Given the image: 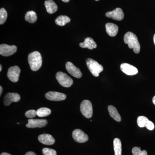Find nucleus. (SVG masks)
I'll use <instances>...</instances> for the list:
<instances>
[{"label": "nucleus", "mask_w": 155, "mask_h": 155, "mask_svg": "<svg viewBox=\"0 0 155 155\" xmlns=\"http://www.w3.org/2000/svg\"><path fill=\"white\" fill-rule=\"evenodd\" d=\"M17 51V47L15 45H9L2 44L0 45V54L1 55L8 57L14 54Z\"/></svg>", "instance_id": "6"}, {"label": "nucleus", "mask_w": 155, "mask_h": 155, "mask_svg": "<svg viewBox=\"0 0 155 155\" xmlns=\"http://www.w3.org/2000/svg\"><path fill=\"white\" fill-rule=\"evenodd\" d=\"M62 1L64 2L67 3L69 2V0H62Z\"/></svg>", "instance_id": "34"}, {"label": "nucleus", "mask_w": 155, "mask_h": 155, "mask_svg": "<svg viewBox=\"0 0 155 155\" xmlns=\"http://www.w3.org/2000/svg\"><path fill=\"white\" fill-rule=\"evenodd\" d=\"M114 146L115 155H122V143L119 139L116 138L114 140Z\"/></svg>", "instance_id": "20"}, {"label": "nucleus", "mask_w": 155, "mask_h": 155, "mask_svg": "<svg viewBox=\"0 0 155 155\" xmlns=\"http://www.w3.org/2000/svg\"><path fill=\"white\" fill-rule=\"evenodd\" d=\"M120 69L123 72L128 75H135L138 73V70L137 68L126 63L121 64Z\"/></svg>", "instance_id": "14"}, {"label": "nucleus", "mask_w": 155, "mask_h": 155, "mask_svg": "<svg viewBox=\"0 0 155 155\" xmlns=\"http://www.w3.org/2000/svg\"><path fill=\"white\" fill-rule=\"evenodd\" d=\"M66 69L70 75L76 78H81L82 77V73L80 69L75 67L70 62H67L66 65Z\"/></svg>", "instance_id": "9"}, {"label": "nucleus", "mask_w": 155, "mask_h": 155, "mask_svg": "<svg viewBox=\"0 0 155 155\" xmlns=\"http://www.w3.org/2000/svg\"><path fill=\"white\" fill-rule=\"evenodd\" d=\"M146 127L149 130H152L154 129L155 126L153 123L149 120L146 126Z\"/></svg>", "instance_id": "29"}, {"label": "nucleus", "mask_w": 155, "mask_h": 155, "mask_svg": "<svg viewBox=\"0 0 155 155\" xmlns=\"http://www.w3.org/2000/svg\"><path fill=\"white\" fill-rule=\"evenodd\" d=\"M124 41L125 44L128 45L129 48L133 49L134 53L138 54L140 52V44L139 42L137 37L134 34L130 31L127 32L124 36Z\"/></svg>", "instance_id": "1"}, {"label": "nucleus", "mask_w": 155, "mask_h": 155, "mask_svg": "<svg viewBox=\"0 0 155 155\" xmlns=\"http://www.w3.org/2000/svg\"><path fill=\"white\" fill-rule=\"evenodd\" d=\"M153 103L155 105V96L153 97Z\"/></svg>", "instance_id": "33"}, {"label": "nucleus", "mask_w": 155, "mask_h": 155, "mask_svg": "<svg viewBox=\"0 0 155 155\" xmlns=\"http://www.w3.org/2000/svg\"><path fill=\"white\" fill-rule=\"evenodd\" d=\"M45 97L50 101H59L66 99L67 96L64 94L58 92L50 91L46 94Z\"/></svg>", "instance_id": "11"}, {"label": "nucleus", "mask_w": 155, "mask_h": 155, "mask_svg": "<svg viewBox=\"0 0 155 155\" xmlns=\"http://www.w3.org/2000/svg\"><path fill=\"white\" fill-rule=\"evenodd\" d=\"M25 19L29 23H33L36 22L37 19L36 13L34 11H29L25 15Z\"/></svg>", "instance_id": "21"}, {"label": "nucleus", "mask_w": 155, "mask_h": 155, "mask_svg": "<svg viewBox=\"0 0 155 155\" xmlns=\"http://www.w3.org/2000/svg\"><path fill=\"white\" fill-rule=\"evenodd\" d=\"M47 120L46 119H28V123L26 125L28 128H36L42 127L47 125Z\"/></svg>", "instance_id": "10"}, {"label": "nucleus", "mask_w": 155, "mask_h": 155, "mask_svg": "<svg viewBox=\"0 0 155 155\" xmlns=\"http://www.w3.org/2000/svg\"><path fill=\"white\" fill-rule=\"evenodd\" d=\"M86 63L89 70L95 77L99 76L100 73L104 70L102 66L93 59L88 58Z\"/></svg>", "instance_id": "3"}, {"label": "nucleus", "mask_w": 155, "mask_h": 155, "mask_svg": "<svg viewBox=\"0 0 155 155\" xmlns=\"http://www.w3.org/2000/svg\"><path fill=\"white\" fill-rule=\"evenodd\" d=\"M79 46L80 47L83 48H87L90 50L96 48L97 47L96 43L94 41L93 39L90 37L86 38L83 42L80 43Z\"/></svg>", "instance_id": "16"}, {"label": "nucleus", "mask_w": 155, "mask_h": 155, "mask_svg": "<svg viewBox=\"0 0 155 155\" xmlns=\"http://www.w3.org/2000/svg\"><path fill=\"white\" fill-rule=\"evenodd\" d=\"M45 5L49 14H54L58 10V6L52 0L46 1L45 2Z\"/></svg>", "instance_id": "18"}, {"label": "nucleus", "mask_w": 155, "mask_h": 155, "mask_svg": "<svg viewBox=\"0 0 155 155\" xmlns=\"http://www.w3.org/2000/svg\"><path fill=\"white\" fill-rule=\"evenodd\" d=\"M37 115V112L35 110H31L27 111L25 114V116L27 118L32 119Z\"/></svg>", "instance_id": "28"}, {"label": "nucleus", "mask_w": 155, "mask_h": 155, "mask_svg": "<svg viewBox=\"0 0 155 155\" xmlns=\"http://www.w3.org/2000/svg\"><path fill=\"white\" fill-rule=\"evenodd\" d=\"M3 89L2 86H0V95H2V93Z\"/></svg>", "instance_id": "31"}, {"label": "nucleus", "mask_w": 155, "mask_h": 155, "mask_svg": "<svg viewBox=\"0 0 155 155\" xmlns=\"http://www.w3.org/2000/svg\"><path fill=\"white\" fill-rule=\"evenodd\" d=\"M133 155H147V153L146 150L141 151L140 148L134 147L132 150Z\"/></svg>", "instance_id": "26"}, {"label": "nucleus", "mask_w": 155, "mask_h": 155, "mask_svg": "<svg viewBox=\"0 0 155 155\" xmlns=\"http://www.w3.org/2000/svg\"><path fill=\"white\" fill-rule=\"evenodd\" d=\"M20 100V95L16 93H8L5 96L4 103L5 106L10 105L13 102H17Z\"/></svg>", "instance_id": "13"}, {"label": "nucleus", "mask_w": 155, "mask_h": 155, "mask_svg": "<svg viewBox=\"0 0 155 155\" xmlns=\"http://www.w3.org/2000/svg\"><path fill=\"white\" fill-rule=\"evenodd\" d=\"M1 155H11L10 154L8 153H3L1 154Z\"/></svg>", "instance_id": "32"}, {"label": "nucleus", "mask_w": 155, "mask_h": 155, "mask_svg": "<svg viewBox=\"0 0 155 155\" xmlns=\"http://www.w3.org/2000/svg\"><path fill=\"white\" fill-rule=\"evenodd\" d=\"M36 112L37 115L40 117L47 116L51 114V110L46 107L39 108L36 111Z\"/></svg>", "instance_id": "23"}, {"label": "nucleus", "mask_w": 155, "mask_h": 155, "mask_svg": "<svg viewBox=\"0 0 155 155\" xmlns=\"http://www.w3.org/2000/svg\"><path fill=\"white\" fill-rule=\"evenodd\" d=\"M80 110L81 114L86 118H91L93 115L92 105L88 100H84L80 105Z\"/></svg>", "instance_id": "5"}, {"label": "nucleus", "mask_w": 155, "mask_h": 155, "mask_svg": "<svg viewBox=\"0 0 155 155\" xmlns=\"http://www.w3.org/2000/svg\"><path fill=\"white\" fill-rule=\"evenodd\" d=\"M106 28L107 33L111 37L116 36L119 30L118 26L112 23H107L106 24Z\"/></svg>", "instance_id": "17"}, {"label": "nucleus", "mask_w": 155, "mask_h": 155, "mask_svg": "<svg viewBox=\"0 0 155 155\" xmlns=\"http://www.w3.org/2000/svg\"><path fill=\"white\" fill-rule=\"evenodd\" d=\"M25 155H36L35 153L33 152H28L25 154Z\"/></svg>", "instance_id": "30"}, {"label": "nucleus", "mask_w": 155, "mask_h": 155, "mask_svg": "<svg viewBox=\"0 0 155 155\" xmlns=\"http://www.w3.org/2000/svg\"><path fill=\"white\" fill-rule=\"evenodd\" d=\"M106 16L114 20L121 21L124 19V14L122 9L117 8L113 11L107 12Z\"/></svg>", "instance_id": "12"}, {"label": "nucleus", "mask_w": 155, "mask_h": 155, "mask_svg": "<svg viewBox=\"0 0 155 155\" xmlns=\"http://www.w3.org/2000/svg\"><path fill=\"white\" fill-rule=\"evenodd\" d=\"M2 66L1 65H0V71H2Z\"/></svg>", "instance_id": "36"}, {"label": "nucleus", "mask_w": 155, "mask_h": 155, "mask_svg": "<svg viewBox=\"0 0 155 155\" xmlns=\"http://www.w3.org/2000/svg\"><path fill=\"white\" fill-rule=\"evenodd\" d=\"M149 120L143 116H139L137 119V124L140 127H146Z\"/></svg>", "instance_id": "24"}, {"label": "nucleus", "mask_w": 155, "mask_h": 155, "mask_svg": "<svg viewBox=\"0 0 155 155\" xmlns=\"http://www.w3.org/2000/svg\"><path fill=\"white\" fill-rule=\"evenodd\" d=\"M95 1H99V0H95Z\"/></svg>", "instance_id": "37"}, {"label": "nucleus", "mask_w": 155, "mask_h": 155, "mask_svg": "<svg viewBox=\"0 0 155 155\" xmlns=\"http://www.w3.org/2000/svg\"><path fill=\"white\" fill-rule=\"evenodd\" d=\"M71 19L67 16H60L57 17L55 20V23L59 26H64L67 23L70 22Z\"/></svg>", "instance_id": "22"}, {"label": "nucleus", "mask_w": 155, "mask_h": 155, "mask_svg": "<svg viewBox=\"0 0 155 155\" xmlns=\"http://www.w3.org/2000/svg\"><path fill=\"white\" fill-rule=\"evenodd\" d=\"M21 70L18 66L10 67L8 72V77L12 82H17L19 80V74Z\"/></svg>", "instance_id": "8"}, {"label": "nucleus", "mask_w": 155, "mask_h": 155, "mask_svg": "<svg viewBox=\"0 0 155 155\" xmlns=\"http://www.w3.org/2000/svg\"><path fill=\"white\" fill-rule=\"evenodd\" d=\"M42 153L44 155H57L56 150L48 148L43 149Z\"/></svg>", "instance_id": "27"}, {"label": "nucleus", "mask_w": 155, "mask_h": 155, "mask_svg": "<svg viewBox=\"0 0 155 155\" xmlns=\"http://www.w3.org/2000/svg\"><path fill=\"white\" fill-rule=\"evenodd\" d=\"M153 41H154V43L155 45V34L154 35V37H153Z\"/></svg>", "instance_id": "35"}, {"label": "nucleus", "mask_w": 155, "mask_h": 155, "mask_svg": "<svg viewBox=\"0 0 155 155\" xmlns=\"http://www.w3.org/2000/svg\"><path fill=\"white\" fill-rule=\"evenodd\" d=\"M56 78L61 86L64 87H70L73 83L72 78L67 74L62 72H59L57 73Z\"/></svg>", "instance_id": "4"}, {"label": "nucleus", "mask_w": 155, "mask_h": 155, "mask_svg": "<svg viewBox=\"0 0 155 155\" xmlns=\"http://www.w3.org/2000/svg\"><path fill=\"white\" fill-rule=\"evenodd\" d=\"M28 62L31 69L32 71L38 70L41 67L42 64V58L40 53L35 51L29 54L28 56Z\"/></svg>", "instance_id": "2"}, {"label": "nucleus", "mask_w": 155, "mask_h": 155, "mask_svg": "<svg viewBox=\"0 0 155 155\" xmlns=\"http://www.w3.org/2000/svg\"><path fill=\"white\" fill-rule=\"evenodd\" d=\"M39 141L41 143L47 145H51L54 143V139L49 134H42L38 136Z\"/></svg>", "instance_id": "15"}, {"label": "nucleus", "mask_w": 155, "mask_h": 155, "mask_svg": "<svg viewBox=\"0 0 155 155\" xmlns=\"http://www.w3.org/2000/svg\"><path fill=\"white\" fill-rule=\"evenodd\" d=\"M72 137L75 141L79 143H83L88 140V136L80 129H75L72 134Z\"/></svg>", "instance_id": "7"}, {"label": "nucleus", "mask_w": 155, "mask_h": 155, "mask_svg": "<svg viewBox=\"0 0 155 155\" xmlns=\"http://www.w3.org/2000/svg\"><path fill=\"white\" fill-rule=\"evenodd\" d=\"M110 116L117 122L121 121V117L117 109L113 106H109L108 108Z\"/></svg>", "instance_id": "19"}, {"label": "nucleus", "mask_w": 155, "mask_h": 155, "mask_svg": "<svg viewBox=\"0 0 155 155\" xmlns=\"http://www.w3.org/2000/svg\"><path fill=\"white\" fill-rule=\"evenodd\" d=\"M8 13L5 9L2 8L0 10V24L2 25L7 20Z\"/></svg>", "instance_id": "25"}]
</instances>
